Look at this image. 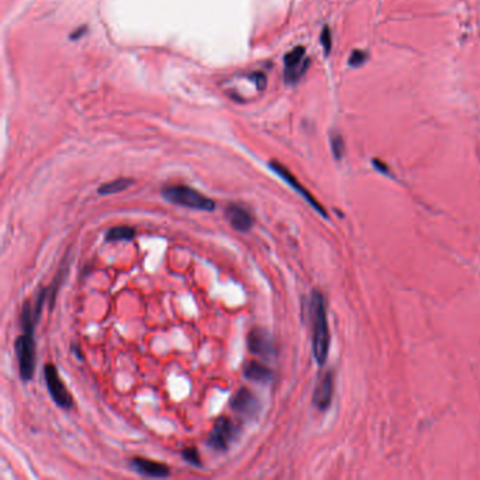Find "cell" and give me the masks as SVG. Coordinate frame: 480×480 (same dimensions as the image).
<instances>
[{
  "label": "cell",
  "mask_w": 480,
  "mask_h": 480,
  "mask_svg": "<svg viewBox=\"0 0 480 480\" xmlns=\"http://www.w3.org/2000/svg\"><path fill=\"white\" fill-rule=\"evenodd\" d=\"M130 467L132 470H135L137 473L147 476V477H168L171 474V469L161 463L151 459H144V458H132L130 460Z\"/></svg>",
  "instance_id": "cell-11"
},
{
  "label": "cell",
  "mask_w": 480,
  "mask_h": 480,
  "mask_svg": "<svg viewBox=\"0 0 480 480\" xmlns=\"http://www.w3.org/2000/svg\"><path fill=\"white\" fill-rule=\"evenodd\" d=\"M238 434H239V427L230 417L223 415L213 424V428L207 438V445L214 451L224 452L237 440Z\"/></svg>",
  "instance_id": "cell-4"
},
{
  "label": "cell",
  "mask_w": 480,
  "mask_h": 480,
  "mask_svg": "<svg viewBox=\"0 0 480 480\" xmlns=\"http://www.w3.org/2000/svg\"><path fill=\"white\" fill-rule=\"evenodd\" d=\"M14 351L19 362V373L21 380H31L35 370V342H34V331H23L16 342Z\"/></svg>",
  "instance_id": "cell-3"
},
{
  "label": "cell",
  "mask_w": 480,
  "mask_h": 480,
  "mask_svg": "<svg viewBox=\"0 0 480 480\" xmlns=\"http://www.w3.org/2000/svg\"><path fill=\"white\" fill-rule=\"evenodd\" d=\"M373 165H375L376 169H379L383 173H389V168L385 164H381L380 161H377V159H373Z\"/></svg>",
  "instance_id": "cell-20"
},
{
  "label": "cell",
  "mask_w": 480,
  "mask_h": 480,
  "mask_svg": "<svg viewBox=\"0 0 480 480\" xmlns=\"http://www.w3.org/2000/svg\"><path fill=\"white\" fill-rule=\"evenodd\" d=\"M269 166L272 171L275 172L276 175H279V176H280L286 183L289 184L292 189H295V190H296L297 193H299V195H300V196H302V198L304 199V200H306V202H307V203H309L310 206L317 211V213H320L322 217H325V218L328 217V214H327V211L324 210V207H322L321 204L318 203L316 199L313 198V195H311V193H310V191L307 190V189H306V187H304L299 180H297L296 176H293V175L290 173V171L287 169V168H284L282 164L275 162V161H272V162L269 164Z\"/></svg>",
  "instance_id": "cell-8"
},
{
  "label": "cell",
  "mask_w": 480,
  "mask_h": 480,
  "mask_svg": "<svg viewBox=\"0 0 480 480\" xmlns=\"http://www.w3.org/2000/svg\"><path fill=\"white\" fill-rule=\"evenodd\" d=\"M310 317L313 324V354L318 365L327 361L329 349V329L324 297L318 290H313L310 297Z\"/></svg>",
  "instance_id": "cell-1"
},
{
  "label": "cell",
  "mask_w": 480,
  "mask_h": 480,
  "mask_svg": "<svg viewBox=\"0 0 480 480\" xmlns=\"http://www.w3.org/2000/svg\"><path fill=\"white\" fill-rule=\"evenodd\" d=\"M161 193L165 200L182 207L203 211H213L216 209V203L210 198L204 196L190 186H184V184L165 186Z\"/></svg>",
  "instance_id": "cell-2"
},
{
  "label": "cell",
  "mask_w": 480,
  "mask_h": 480,
  "mask_svg": "<svg viewBox=\"0 0 480 480\" xmlns=\"http://www.w3.org/2000/svg\"><path fill=\"white\" fill-rule=\"evenodd\" d=\"M244 376L247 379L259 383H269L273 379V372L258 361H250L244 366Z\"/></svg>",
  "instance_id": "cell-13"
},
{
  "label": "cell",
  "mask_w": 480,
  "mask_h": 480,
  "mask_svg": "<svg viewBox=\"0 0 480 480\" xmlns=\"http://www.w3.org/2000/svg\"><path fill=\"white\" fill-rule=\"evenodd\" d=\"M230 407L237 414L252 417V415L258 414L261 404H259V399L255 393H252L250 389L241 388L235 395L231 397Z\"/></svg>",
  "instance_id": "cell-9"
},
{
  "label": "cell",
  "mask_w": 480,
  "mask_h": 480,
  "mask_svg": "<svg viewBox=\"0 0 480 480\" xmlns=\"http://www.w3.org/2000/svg\"><path fill=\"white\" fill-rule=\"evenodd\" d=\"M332 395H334V375L328 370L320 377V380L317 383L314 395H313V404L320 411H324L329 407Z\"/></svg>",
  "instance_id": "cell-10"
},
{
  "label": "cell",
  "mask_w": 480,
  "mask_h": 480,
  "mask_svg": "<svg viewBox=\"0 0 480 480\" xmlns=\"http://www.w3.org/2000/svg\"><path fill=\"white\" fill-rule=\"evenodd\" d=\"M366 60H368V54L365 51H361V50H355L349 57V65L358 68V66L363 65Z\"/></svg>",
  "instance_id": "cell-18"
},
{
  "label": "cell",
  "mask_w": 480,
  "mask_h": 480,
  "mask_svg": "<svg viewBox=\"0 0 480 480\" xmlns=\"http://www.w3.org/2000/svg\"><path fill=\"white\" fill-rule=\"evenodd\" d=\"M44 377H45V385L46 389H48V393L53 397L54 403H55L58 407L64 408V410H69V408L72 407V396L69 393V390L66 389L65 383L61 379L58 369L55 368L53 363L45 365V368H44Z\"/></svg>",
  "instance_id": "cell-5"
},
{
  "label": "cell",
  "mask_w": 480,
  "mask_h": 480,
  "mask_svg": "<svg viewBox=\"0 0 480 480\" xmlns=\"http://www.w3.org/2000/svg\"><path fill=\"white\" fill-rule=\"evenodd\" d=\"M132 183H134V180H132V179H128V178L116 179V180H113V182L102 184L99 189H98V193H99V195H103V196H107V195H114V193H120V191L128 189Z\"/></svg>",
  "instance_id": "cell-15"
},
{
  "label": "cell",
  "mask_w": 480,
  "mask_h": 480,
  "mask_svg": "<svg viewBox=\"0 0 480 480\" xmlns=\"http://www.w3.org/2000/svg\"><path fill=\"white\" fill-rule=\"evenodd\" d=\"M247 347L252 355L262 356L265 359H270L276 355V348L270 334L266 329L255 327L247 335Z\"/></svg>",
  "instance_id": "cell-7"
},
{
  "label": "cell",
  "mask_w": 480,
  "mask_h": 480,
  "mask_svg": "<svg viewBox=\"0 0 480 480\" xmlns=\"http://www.w3.org/2000/svg\"><path fill=\"white\" fill-rule=\"evenodd\" d=\"M320 41H321V45H322V48H324V53H325V55H328L329 51H331V48H332V35H331V31H329L328 26H325L324 28H322Z\"/></svg>",
  "instance_id": "cell-17"
},
{
  "label": "cell",
  "mask_w": 480,
  "mask_h": 480,
  "mask_svg": "<svg viewBox=\"0 0 480 480\" xmlns=\"http://www.w3.org/2000/svg\"><path fill=\"white\" fill-rule=\"evenodd\" d=\"M182 456H183V459L186 460L187 463H190L191 466H202L200 455H199V451L195 447H189L183 449V451H182Z\"/></svg>",
  "instance_id": "cell-16"
},
{
  "label": "cell",
  "mask_w": 480,
  "mask_h": 480,
  "mask_svg": "<svg viewBox=\"0 0 480 480\" xmlns=\"http://www.w3.org/2000/svg\"><path fill=\"white\" fill-rule=\"evenodd\" d=\"M225 217L232 228L241 232H248L254 225V217L251 211L239 204H230L225 209Z\"/></svg>",
  "instance_id": "cell-12"
},
{
  "label": "cell",
  "mask_w": 480,
  "mask_h": 480,
  "mask_svg": "<svg viewBox=\"0 0 480 480\" xmlns=\"http://www.w3.org/2000/svg\"><path fill=\"white\" fill-rule=\"evenodd\" d=\"M310 61L306 58L304 46L299 45L284 57V80L286 83H297L309 68Z\"/></svg>",
  "instance_id": "cell-6"
},
{
  "label": "cell",
  "mask_w": 480,
  "mask_h": 480,
  "mask_svg": "<svg viewBox=\"0 0 480 480\" xmlns=\"http://www.w3.org/2000/svg\"><path fill=\"white\" fill-rule=\"evenodd\" d=\"M331 147H332V154H334L335 159H341L344 155V148H345L344 139L340 135H334L331 138Z\"/></svg>",
  "instance_id": "cell-19"
},
{
  "label": "cell",
  "mask_w": 480,
  "mask_h": 480,
  "mask_svg": "<svg viewBox=\"0 0 480 480\" xmlns=\"http://www.w3.org/2000/svg\"><path fill=\"white\" fill-rule=\"evenodd\" d=\"M135 237V230L128 225H117L107 231L106 239L110 243H119V241H131Z\"/></svg>",
  "instance_id": "cell-14"
}]
</instances>
